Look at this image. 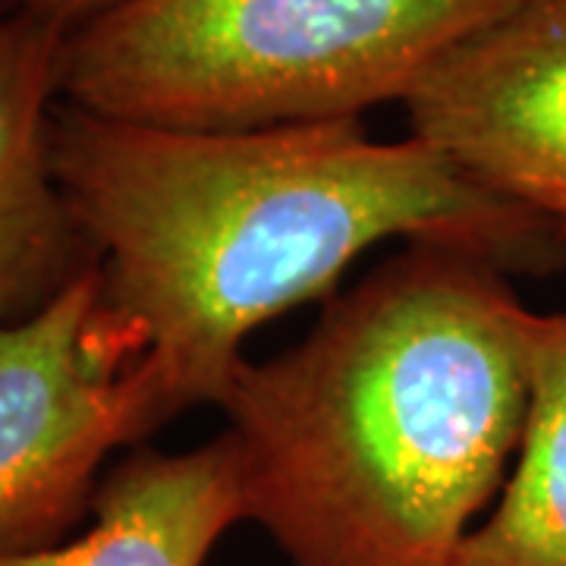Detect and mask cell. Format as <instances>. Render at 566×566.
Instances as JSON below:
<instances>
[{
	"mask_svg": "<svg viewBox=\"0 0 566 566\" xmlns=\"http://www.w3.org/2000/svg\"><path fill=\"white\" fill-rule=\"evenodd\" d=\"M51 161L104 300L145 344L158 428L221 406L245 337L331 293L378 243L457 245L506 274L566 262L551 223L363 120L177 133L61 102Z\"/></svg>",
	"mask_w": 566,
	"mask_h": 566,
	"instance_id": "6da1fadb",
	"label": "cell"
},
{
	"mask_svg": "<svg viewBox=\"0 0 566 566\" xmlns=\"http://www.w3.org/2000/svg\"><path fill=\"white\" fill-rule=\"evenodd\" d=\"M532 315L469 249L378 264L227 387L245 520L290 566H450L523 441Z\"/></svg>",
	"mask_w": 566,
	"mask_h": 566,
	"instance_id": "7a4b0ae2",
	"label": "cell"
},
{
	"mask_svg": "<svg viewBox=\"0 0 566 566\" xmlns=\"http://www.w3.org/2000/svg\"><path fill=\"white\" fill-rule=\"evenodd\" d=\"M513 3L114 0L66 32L61 98L177 133L359 120Z\"/></svg>",
	"mask_w": 566,
	"mask_h": 566,
	"instance_id": "3957f363",
	"label": "cell"
},
{
	"mask_svg": "<svg viewBox=\"0 0 566 566\" xmlns=\"http://www.w3.org/2000/svg\"><path fill=\"white\" fill-rule=\"evenodd\" d=\"M142 359L98 268L0 327V554L61 545L92 510L104 460L158 431Z\"/></svg>",
	"mask_w": 566,
	"mask_h": 566,
	"instance_id": "277c9868",
	"label": "cell"
},
{
	"mask_svg": "<svg viewBox=\"0 0 566 566\" xmlns=\"http://www.w3.org/2000/svg\"><path fill=\"white\" fill-rule=\"evenodd\" d=\"M409 136L566 243V0H516L403 102Z\"/></svg>",
	"mask_w": 566,
	"mask_h": 566,
	"instance_id": "5b68a950",
	"label": "cell"
},
{
	"mask_svg": "<svg viewBox=\"0 0 566 566\" xmlns=\"http://www.w3.org/2000/svg\"><path fill=\"white\" fill-rule=\"evenodd\" d=\"M66 29L29 10L0 13V327L54 303L98 268L51 161Z\"/></svg>",
	"mask_w": 566,
	"mask_h": 566,
	"instance_id": "8992f818",
	"label": "cell"
},
{
	"mask_svg": "<svg viewBox=\"0 0 566 566\" xmlns=\"http://www.w3.org/2000/svg\"><path fill=\"white\" fill-rule=\"evenodd\" d=\"M92 516L80 538L0 554V566H205L223 532L245 523L237 450L223 431L182 453L136 450L104 472Z\"/></svg>",
	"mask_w": 566,
	"mask_h": 566,
	"instance_id": "52a82bcc",
	"label": "cell"
},
{
	"mask_svg": "<svg viewBox=\"0 0 566 566\" xmlns=\"http://www.w3.org/2000/svg\"><path fill=\"white\" fill-rule=\"evenodd\" d=\"M450 566H566V308L532 315L523 441Z\"/></svg>",
	"mask_w": 566,
	"mask_h": 566,
	"instance_id": "ba28073f",
	"label": "cell"
},
{
	"mask_svg": "<svg viewBox=\"0 0 566 566\" xmlns=\"http://www.w3.org/2000/svg\"><path fill=\"white\" fill-rule=\"evenodd\" d=\"M114 0H20L22 10L35 13L41 20L54 22L61 29H76L80 22H85L88 17L102 13L104 7H111Z\"/></svg>",
	"mask_w": 566,
	"mask_h": 566,
	"instance_id": "9c48e42d",
	"label": "cell"
},
{
	"mask_svg": "<svg viewBox=\"0 0 566 566\" xmlns=\"http://www.w3.org/2000/svg\"><path fill=\"white\" fill-rule=\"evenodd\" d=\"M17 7H20V0H0V13H10Z\"/></svg>",
	"mask_w": 566,
	"mask_h": 566,
	"instance_id": "30bf717a",
	"label": "cell"
}]
</instances>
